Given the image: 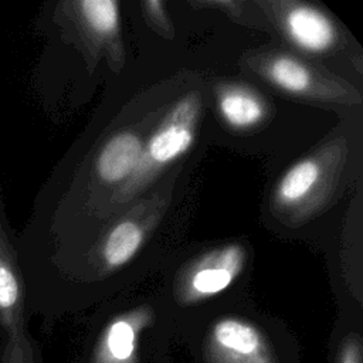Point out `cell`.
Returning a JSON list of instances; mask_svg holds the SVG:
<instances>
[{
	"label": "cell",
	"instance_id": "1",
	"mask_svg": "<svg viewBox=\"0 0 363 363\" xmlns=\"http://www.w3.org/2000/svg\"><path fill=\"white\" fill-rule=\"evenodd\" d=\"M349 153L347 140L336 136L295 162L271 194V210L282 223L299 225L325 210L336 194Z\"/></svg>",
	"mask_w": 363,
	"mask_h": 363
},
{
	"label": "cell",
	"instance_id": "2",
	"mask_svg": "<svg viewBox=\"0 0 363 363\" xmlns=\"http://www.w3.org/2000/svg\"><path fill=\"white\" fill-rule=\"evenodd\" d=\"M201 113V98L197 92L182 96L162 118L143 143L139 162L132 176L119 186L111 203L121 206L135 199L170 163L183 156L194 142Z\"/></svg>",
	"mask_w": 363,
	"mask_h": 363
},
{
	"label": "cell",
	"instance_id": "3",
	"mask_svg": "<svg viewBox=\"0 0 363 363\" xmlns=\"http://www.w3.org/2000/svg\"><path fill=\"white\" fill-rule=\"evenodd\" d=\"M52 23L65 41L82 52L89 71L105 57L112 71L119 72L125 61L121 37L119 4L113 0L60 1L52 10Z\"/></svg>",
	"mask_w": 363,
	"mask_h": 363
},
{
	"label": "cell",
	"instance_id": "4",
	"mask_svg": "<svg viewBox=\"0 0 363 363\" xmlns=\"http://www.w3.org/2000/svg\"><path fill=\"white\" fill-rule=\"evenodd\" d=\"M242 64L282 92L315 102L362 104L360 92L343 78L286 52L251 51Z\"/></svg>",
	"mask_w": 363,
	"mask_h": 363
},
{
	"label": "cell",
	"instance_id": "5",
	"mask_svg": "<svg viewBox=\"0 0 363 363\" xmlns=\"http://www.w3.org/2000/svg\"><path fill=\"white\" fill-rule=\"evenodd\" d=\"M255 4L285 38L305 52L328 54L345 43L336 21L316 6L296 0H261Z\"/></svg>",
	"mask_w": 363,
	"mask_h": 363
},
{
	"label": "cell",
	"instance_id": "6",
	"mask_svg": "<svg viewBox=\"0 0 363 363\" xmlns=\"http://www.w3.org/2000/svg\"><path fill=\"white\" fill-rule=\"evenodd\" d=\"M164 208L166 200L155 196L135 206L126 216L109 227L98 245H95L94 254L99 267L105 271H112L128 264L143 247Z\"/></svg>",
	"mask_w": 363,
	"mask_h": 363
},
{
	"label": "cell",
	"instance_id": "7",
	"mask_svg": "<svg viewBox=\"0 0 363 363\" xmlns=\"http://www.w3.org/2000/svg\"><path fill=\"white\" fill-rule=\"evenodd\" d=\"M247 251L241 244H227L190 261L180 274V292L187 299L216 295L228 288L241 274Z\"/></svg>",
	"mask_w": 363,
	"mask_h": 363
},
{
	"label": "cell",
	"instance_id": "8",
	"mask_svg": "<svg viewBox=\"0 0 363 363\" xmlns=\"http://www.w3.org/2000/svg\"><path fill=\"white\" fill-rule=\"evenodd\" d=\"M143 143L140 135L133 130H121L111 136L95 157V177L104 186H122L132 176Z\"/></svg>",
	"mask_w": 363,
	"mask_h": 363
},
{
	"label": "cell",
	"instance_id": "9",
	"mask_svg": "<svg viewBox=\"0 0 363 363\" xmlns=\"http://www.w3.org/2000/svg\"><path fill=\"white\" fill-rule=\"evenodd\" d=\"M217 106L224 122L240 130L259 125L268 115L264 98L254 89L238 84H225L218 88Z\"/></svg>",
	"mask_w": 363,
	"mask_h": 363
},
{
	"label": "cell",
	"instance_id": "10",
	"mask_svg": "<svg viewBox=\"0 0 363 363\" xmlns=\"http://www.w3.org/2000/svg\"><path fill=\"white\" fill-rule=\"evenodd\" d=\"M213 339L221 349L237 354H252L261 346L258 330L240 319L227 318L213 329Z\"/></svg>",
	"mask_w": 363,
	"mask_h": 363
},
{
	"label": "cell",
	"instance_id": "11",
	"mask_svg": "<svg viewBox=\"0 0 363 363\" xmlns=\"http://www.w3.org/2000/svg\"><path fill=\"white\" fill-rule=\"evenodd\" d=\"M109 352L119 360L128 359L133 352L135 329L126 319H118L108 329L106 336Z\"/></svg>",
	"mask_w": 363,
	"mask_h": 363
},
{
	"label": "cell",
	"instance_id": "12",
	"mask_svg": "<svg viewBox=\"0 0 363 363\" xmlns=\"http://www.w3.org/2000/svg\"><path fill=\"white\" fill-rule=\"evenodd\" d=\"M142 13L147 24L162 37L170 40L174 35L172 20L166 11V3L162 0H145L140 3Z\"/></svg>",
	"mask_w": 363,
	"mask_h": 363
},
{
	"label": "cell",
	"instance_id": "13",
	"mask_svg": "<svg viewBox=\"0 0 363 363\" xmlns=\"http://www.w3.org/2000/svg\"><path fill=\"white\" fill-rule=\"evenodd\" d=\"M193 7L197 9H211L217 11H223L228 17L237 21H245V10L244 1H235V0H200V1H191Z\"/></svg>",
	"mask_w": 363,
	"mask_h": 363
}]
</instances>
